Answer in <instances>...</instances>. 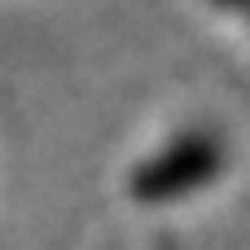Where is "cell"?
<instances>
[{"mask_svg":"<svg viewBox=\"0 0 250 250\" xmlns=\"http://www.w3.org/2000/svg\"><path fill=\"white\" fill-rule=\"evenodd\" d=\"M211 163H215L211 145H180V149L167 158V176H149L141 189H145V193H176V189L202 180Z\"/></svg>","mask_w":250,"mask_h":250,"instance_id":"6da1fadb","label":"cell"}]
</instances>
